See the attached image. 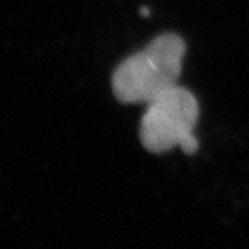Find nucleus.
<instances>
[{"label":"nucleus","instance_id":"nucleus-1","mask_svg":"<svg viewBox=\"0 0 249 249\" xmlns=\"http://www.w3.org/2000/svg\"><path fill=\"white\" fill-rule=\"evenodd\" d=\"M186 52L184 39L175 32L154 37L112 72L111 88L116 100L122 104H148L178 86Z\"/></svg>","mask_w":249,"mask_h":249},{"label":"nucleus","instance_id":"nucleus-2","mask_svg":"<svg viewBox=\"0 0 249 249\" xmlns=\"http://www.w3.org/2000/svg\"><path fill=\"white\" fill-rule=\"evenodd\" d=\"M198 119V100L190 90L178 85L147 104L139 127L140 142L152 154L180 147L184 154L191 155L199 145L194 134Z\"/></svg>","mask_w":249,"mask_h":249}]
</instances>
